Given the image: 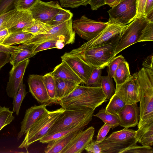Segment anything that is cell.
<instances>
[{
	"label": "cell",
	"instance_id": "8",
	"mask_svg": "<svg viewBox=\"0 0 153 153\" xmlns=\"http://www.w3.org/2000/svg\"><path fill=\"white\" fill-rule=\"evenodd\" d=\"M137 0H123L108 11L110 23L126 25L136 17Z\"/></svg>",
	"mask_w": 153,
	"mask_h": 153
},
{
	"label": "cell",
	"instance_id": "28",
	"mask_svg": "<svg viewBox=\"0 0 153 153\" xmlns=\"http://www.w3.org/2000/svg\"><path fill=\"white\" fill-rule=\"evenodd\" d=\"M34 36L31 33L23 31L10 33L2 44L7 46H12L23 44Z\"/></svg>",
	"mask_w": 153,
	"mask_h": 153
},
{
	"label": "cell",
	"instance_id": "10",
	"mask_svg": "<svg viewBox=\"0 0 153 153\" xmlns=\"http://www.w3.org/2000/svg\"><path fill=\"white\" fill-rule=\"evenodd\" d=\"M62 8L57 1L39 0L29 11L34 19L48 24Z\"/></svg>",
	"mask_w": 153,
	"mask_h": 153
},
{
	"label": "cell",
	"instance_id": "15",
	"mask_svg": "<svg viewBox=\"0 0 153 153\" xmlns=\"http://www.w3.org/2000/svg\"><path fill=\"white\" fill-rule=\"evenodd\" d=\"M29 92L41 104L51 103L43 79V76L30 74L28 78Z\"/></svg>",
	"mask_w": 153,
	"mask_h": 153
},
{
	"label": "cell",
	"instance_id": "1",
	"mask_svg": "<svg viewBox=\"0 0 153 153\" xmlns=\"http://www.w3.org/2000/svg\"><path fill=\"white\" fill-rule=\"evenodd\" d=\"M101 87L78 85L69 94L58 103L65 109L91 108L95 109L106 100Z\"/></svg>",
	"mask_w": 153,
	"mask_h": 153
},
{
	"label": "cell",
	"instance_id": "49",
	"mask_svg": "<svg viewBox=\"0 0 153 153\" xmlns=\"http://www.w3.org/2000/svg\"><path fill=\"white\" fill-rule=\"evenodd\" d=\"M86 151L89 153H102L101 148L99 143H97L95 141L92 140L86 146Z\"/></svg>",
	"mask_w": 153,
	"mask_h": 153
},
{
	"label": "cell",
	"instance_id": "13",
	"mask_svg": "<svg viewBox=\"0 0 153 153\" xmlns=\"http://www.w3.org/2000/svg\"><path fill=\"white\" fill-rule=\"evenodd\" d=\"M26 59L13 67L9 72V78L6 87V91L8 96L13 98L16 95L20 85L23 81V78L29 62Z\"/></svg>",
	"mask_w": 153,
	"mask_h": 153
},
{
	"label": "cell",
	"instance_id": "7",
	"mask_svg": "<svg viewBox=\"0 0 153 153\" xmlns=\"http://www.w3.org/2000/svg\"><path fill=\"white\" fill-rule=\"evenodd\" d=\"M149 20L144 16L136 17L122 32L120 39L116 47L115 56L123 50L136 43L139 42L143 30Z\"/></svg>",
	"mask_w": 153,
	"mask_h": 153
},
{
	"label": "cell",
	"instance_id": "21",
	"mask_svg": "<svg viewBox=\"0 0 153 153\" xmlns=\"http://www.w3.org/2000/svg\"><path fill=\"white\" fill-rule=\"evenodd\" d=\"M80 130L76 131L64 137L49 142L45 149V152L62 153L63 150Z\"/></svg>",
	"mask_w": 153,
	"mask_h": 153
},
{
	"label": "cell",
	"instance_id": "55",
	"mask_svg": "<svg viewBox=\"0 0 153 153\" xmlns=\"http://www.w3.org/2000/svg\"><path fill=\"white\" fill-rule=\"evenodd\" d=\"M9 34L8 29L7 28L0 30V44H2Z\"/></svg>",
	"mask_w": 153,
	"mask_h": 153
},
{
	"label": "cell",
	"instance_id": "37",
	"mask_svg": "<svg viewBox=\"0 0 153 153\" xmlns=\"http://www.w3.org/2000/svg\"><path fill=\"white\" fill-rule=\"evenodd\" d=\"M65 44L61 41H48L42 43L38 45H35V47L33 51V53L35 55L38 52L42 51L56 48L58 49H62Z\"/></svg>",
	"mask_w": 153,
	"mask_h": 153
},
{
	"label": "cell",
	"instance_id": "35",
	"mask_svg": "<svg viewBox=\"0 0 153 153\" xmlns=\"http://www.w3.org/2000/svg\"><path fill=\"white\" fill-rule=\"evenodd\" d=\"M27 93L25 85V84L23 83L22 81L20 83L16 95L13 98V109L12 111L15 112L17 115H18L19 114L22 102Z\"/></svg>",
	"mask_w": 153,
	"mask_h": 153
},
{
	"label": "cell",
	"instance_id": "3",
	"mask_svg": "<svg viewBox=\"0 0 153 153\" xmlns=\"http://www.w3.org/2000/svg\"><path fill=\"white\" fill-rule=\"evenodd\" d=\"M140 116L138 128L153 122V70L143 67L137 72Z\"/></svg>",
	"mask_w": 153,
	"mask_h": 153
},
{
	"label": "cell",
	"instance_id": "34",
	"mask_svg": "<svg viewBox=\"0 0 153 153\" xmlns=\"http://www.w3.org/2000/svg\"><path fill=\"white\" fill-rule=\"evenodd\" d=\"M126 104L121 99L115 94L110 99L105 108L109 113L117 115Z\"/></svg>",
	"mask_w": 153,
	"mask_h": 153
},
{
	"label": "cell",
	"instance_id": "20",
	"mask_svg": "<svg viewBox=\"0 0 153 153\" xmlns=\"http://www.w3.org/2000/svg\"><path fill=\"white\" fill-rule=\"evenodd\" d=\"M57 65L52 72L51 75L55 78H59L74 81L79 84L83 81L69 65L64 61Z\"/></svg>",
	"mask_w": 153,
	"mask_h": 153
},
{
	"label": "cell",
	"instance_id": "17",
	"mask_svg": "<svg viewBox=\"0 0 153 153\" xmlns=\"http://www.w3.org/2000/svg\"><path fill=\"white\" fill-rule=\"evenodd\" d=\"M61 59L62 60L65 62L69 65L81 79L83 84H85L94 68L75 56L63 54L61 56Z\"/></svg>",
	"mask_w": 153,
	"mask_h": 153
},
{
	"label": "cell",
	"instance_id": "11",
	"mask_svg": "<svg viewBox=\"0 0 153 153\" xmlns=\"http://www.w3.org/2000/svg\"><path fill=\"white\" fill-rule=\"evenodd\" d=\"M127 25H122L110 23L108 22L107 26L98 35L84 43L78 48L74 50L77 51H82L104 44L114 36L120 33L126 27Z\"/></svg>",
	"mask_w": 153,
	"mask_h": 153
},
{
	"label": "cell",
	"instance_id": "24",
	"mask_svg": "<svg viewBox=\"0 0 153 153\" xmlns=\"http://www.w3.org/2000/svg\"><path fill=\"white\" fill-rule=\"evenodd\" d=\"M136 131L124 128L121 130L113 132L108 137H105L104 140L120 143L137 141L136 138Z\"/></svg>",
	"mask_w": 153,
	"mask_h": 153
},
{
	"label": "cell",
	"instance_id": "4",
	"mask_svg": "<svg viewBox=\"0 0 153 153\" xmlns=\"http://www.w3.org/2000/svg\"><path fill=\"white\" fill-rule=\"evenodd\" d=\"M65 110L62 107L54 111H48L41 116L28 129L19 148L27 149L30 144L47 135Z\"/></svg>",
	"mask_w": 153,
	"mask_h": 153
},
{
	"label": "cell",
	"instance_id": "26",
	"mask_svg": "<svg viewBox=\"0 0 153 153\" xmlns=\"http://www.w3.org/2000/svg\"><path fill=\"white\" fill-rule=\"evenodd\" d=\"M91 121L88 120L78 123L67 129L49 134H48L39 140L42 143H48L50 141L55 140L66 135L76 131L83 129Z\"/></svg>",
	"mask_w": 153,
	"mask_h": 153
},
{
	"label": "cell",
	"instance_id": "56",
	"mask_svg": "<svg viewBox=\"0 0 153 153\" xmlns=\"http://www.w3.org/2000/svg\"><path fill=\"white\" fill-rule=\"evenodd\" d=\"M123 0H106L105 4L109 5L111 7H113L118 4Z\"/></svg>",
	"mask_w": 153,
	"mask_h": 153
},
{
	"label": "cell",
	"instance_id": "50",
	"mask_svg": "<svg viewBox=\"0 0 153 153\" xmlns=\"http://www.w3.org/2000/svg\"><path fill=\"white\" fill-rule=\"evenodd\" d=\"M146 0H137V13L136 17L144 16V12Z\"/></svg>",
	"mask_w": 153,
	"mask_h": 153
},
{
	"label": "cell",
	"instance_id": "41",
	"mask_svg": "<svg viewBox=\"0 0 153 153\" xmlns=\"http://www.w3.org/2000/svg\"><path fill=\"white\" fill-rule=\"evenodd\" d=\"M18 0H0V16L11 10L16 9Z\"/></svg>",
	"mask_w": 153,
	"mask_h": 153
},
{
	"label": "cell",
	"instance_id": "5",
	"mask_svg": "<svg viewBox=\"0 0 153 153\" xmlns=\"http://www.w3.org/2000/svg\"><path fill=\"white\" fill-rule=\"evenodd\" d=\"M72 19L54 26L45 34L34 36L24 44L38 45L48 41H60L65 45L73 44L75 41V33L72 27Z\"/></svg>",
	"mask_w": 153,
	"mask_h": 153
},
{
	"label": "cell",
	"instance_id": "40",
	"mask_svg": "<svg viewBox=\"0 0 153 153\" xmlns=\"http://www.w3.org/2000/svg\"><path fill=\"white\" fill-rule=\"evenodd\" d=\"M125 61V59L122 55L115 56L107 66L108 76L111 78H113L114 72L119 64Z\"/></svg>",
	"mask_w": 153,
	"mask_h": 153
},
{
	"label": "cell",
	"instance_id": "19",
	"mask_svg": "<svg viewBox=\"0 0 153 153\" xmlns=\"http://www.w3.org/2000/svg\"><path fill=\"white\" fill-rule=\"evenodd\" d=\"M34 20L29 10H17L10 19L9 33L22 31L23 30L31 25Z\"/></svg>",
	"mask_w": 153,
	"mask_h": 153
},
{
	"label": "cell",
	"instance_id": "29",
	"mask_svg": "<svg viewBox=\"0 0 153 153\" xmlns=\"http://www.w3.org/2000/svg\"><path fill=\"white\" fill-rule=\"evenodd\" d=\"M131 76L128 63L125 61L119 64L114 72L113 78L116 85H120L128 80Z\"/></svg>",
	"mask_w": 153,
	"mask_h": 153
},
{
	"label": "cell",
	"instance_id": "47",
	"mask_svg": "<svg viewBox=\"0 0 153 153\" xmlns=\"http://www.w3.org/2000/svg\"><path fill=\"white\" fill-rule=\"evenodd\" d=\"M144 16L149 21L153 22V0H146Z\"/></svg>",
	"mask_w": 153,
	"mask_h": 153
},
{
	"label": "cell",
	"instance_id": "42",
	"mask_svg": "<svg viewBox=\"0 0 153 153\" xmlns=\"http://www.w3.org/2000/svg\"><path fill=\"white\" fill-rule=\"evenodd\" d=\"M153 22L149 21L143 30L140 42L153 41Z\"/></svg>",
	"mask_w": 153,
	"mask_h": 153
},
{
	"label": "cell",
	"instance_id": "18",
	"mask_svg": "<svg viewBox=\"0 0 153 153\" xmlns=\"http://www.w3.org/2000/svg\"><path fill=\"white\" fill-rule=\"evenodd\" d=\"M117 115L120 121L121 126L128 128L135 127L139 121V107L137 103L126 104Z\"/></svg>",
	"mask_w": 153,
	"mask_h": 153
},
{
	"label": "cell",
	"instance_id": "22",
	"mask_svg": "<svg viewBox=\"0 0 153 153\" xmlns=\"http://www.w3.org/2000/svg\"><path fill=\"white\" fill-rule=\"evenodd\" d=\"M56 86V98L57 102L71 93L79 84L73 80L62 79H55Z\"/></svg>",
	"mask_w": 153,
	"mask_h": 153
},
{
	"label": "cell",
	"instance_id": "51",
	"mask_svg": "<svg viewBox=\"0 0 153 153\" xmlns=\"http://www.w3.org/2000/svg\"><path fill=\"white\" fill-rule=\"evenodd\" d=\"M20 45L18 46H7L0 44V51H4L10 53L11 55L19 51Z\"/></svg>",
	"mask_w": 153,
	"mask_h": 153
},
{
	"label": "cell",
	"instance_id": "48",
	"mask_svg": "<svg viewBox=\"0 0 153 153\" xmlns=\"http://www.w3.org/2000/svg\"><path fill=\"white\" fill-rule=\"evenodd\" d=\"M16 10V9L12 10L0 16V30L6 28L9 19Z\"/></svg>",
	"mask_w": 153,
	"mask_h": 153
},
{
	"label": "cell",
	"instance_id": "6",
	"mask_svg": "<svg viewBox=\"0 0 153 153\" xmlns=\"http://www.w3.org/2000/svg\"><path fill=\"white\" fill-rule=\"evenodd\" d=\"M94 110L88 108L79 109H65L47 135L68 129L85 120H91Z\"/></svg>",
	"mask_w": 153,
	"mask_h": 153
},
{
	"label": "cell",
	"instance_id": "52",
	"mask_svg": "<svg viewBox=\"0 0 153 153\" xmlns=\"http://www.w3.org/2000/svg\"><path fill=\"white\" fill-rule=\"evenodd\" d=\"M10 55L9 53L0 51V69L6 63L10 62Z\"/></svg>",
	"mask_w": 153,
	"mask_h": 153
},
{
	"label": "cell",
	"instance_id": "54",
	"mask_svg": "<svg viewBox=\"0 0 153 153\" xmlns=\"http://www.w3.org/2000/svg\"><path fill=\"white\" fill-rule=\"evenodd\" d=\"M153 57L152 53L146 58L142 64L143 67L153 70Z\"/></svg>",
	"mask_w": 153,
	"mask_h": 153
},
{
	"label": "cell",
	"instance_id": "38",
	"mask_svg": "<svg viewBox=\"0 0 153 153\" xmlns=\"http://www.w3.org/2000/svg\"><path fill=\"white\" fill-rule=\"evenodd\" d=\"M13 113L9 108L0 106V131L14 120Z\"/></svg>",
	"mask_w": 153,
	"mask_h": 153
},
{
	"label": "cell",
	"instance_id": "46",
	"mask_svg": "<svg viewBox=\"0 0 153 153\" xmlns=\"http://www.w3.org/2000/svg\"><path fill=\"white\" fill-rule=\"evenodd\" d=\"M111 128V125L105 123L99 131L95 142L98 143L103 141Z\"/></svg>",
	"mask_w": 153,
	"mask_h": 153
},
{
	"label": "cell",
	"instance_id": "44",
	"mask_svg": "<svg viewBox=\"0 0 153 153\" xmlns=\"http://www.w3.org/2000/svg\"><path fill=\"white\" fill-rule=\"evenodd\" d=\"M127 152L153 153V149L151 146H139L136 144L125 149L121 153Z\"/></svg>",
	"mask_w": 153,
	"mask_h": 153
},
{
	"label": "cell",
	"instance_id": "9",
	"mask_svg": "<svg viewBox=\"0 0 153 153\" xmlns=\"http://www.w3.org/2000/svg\"><path fill=\"white\" fill-rule=\"evenodd\" d=\"M108 24V22L96 21L83 15L73 22L72 27L75 33L80 37L89 41L100 33Z\"/></svg>",
	"mask_w": 153,
	"mask_h": 153
},
{
	"label": "cell",
	"instance_id": "16",
	"mask_svg": "<svg viewBox=\"0 0 153 153\" xmlns=\"http://www.w3.org/2000/svg\"><path fill=\"white\" fill-rule=\"evenodd\" d=\"M48 104L35 105L27 109L22 121L21 122V130L18 133V140H19L27 133L29 128L39 119L48 111L46 107Z\"/></svg>",
	"mask_w": 153,
	"mask_h": 153
},
{
	"label": "cell",
	"instance_id": "14",
	"mask_svg": "<svg viewBox=\"0 0 153 153\" xmlns=\"http://www.w3.org/2000/svg\"><path fill=\"white\" fill-rule=\"evenodd\" d=\"M95 129L90 126L85 130L79 131L62 153H81L93 140Z\"/></svg>",
	"mask_w": 153,
	"mask_h": 153
},
{
	"label": "cell",
	"instance_id": "30",
	"mask_svg": "<svg viewBox=\"0 0 153 153\" xmlns=\"http://www.w3.org/2000/svg\"><path fill=\"white\" fill-rule=\"evenodd\" d=\"M54 26L34 19L32 23L24 28L22 31L30 33L34 36L47 33Z\"/></svg>",
	"mask_w": 153,
	"mask_h": 153
},
{
	"label": "cell",
	"instance_id": "36",
	"mask_svg": "<svg viewBox=\"0 0 153 153\" xmlns=\"http://www.w3.org/2000/svg\"><path fill=\"white\" fill-rule=\"evenodd\" d=\"M73 16L70 10L62 8L48 24L56 26L72 19Z\"/></svg>",
	"mask_w": 153,
	"mask_h": 153
},
{
	"label": "cell",
	"instance_id": "27",
	"mask_svg": "<svg viewBox=\"0 0 153 153\" xmlns=\"http://www.w3.org/2000/svg\"><path fill=\"white\" fill-rule=\"evenodd\" d=\"M137 141L120 143L104 140L98 143L101 146L102 153H121L125 149L137 144Z\"/></svg>",
	"mask_w": 153,
	"mask_h": 153
},
{
	"label": "cell",
	"instance_id": "33",
	"mask_svg": "<svg viewBox=\"0 0 153 153\" xmlns=\"http://www.w3.org/2000/svg\"><path fill=\"white\" fill-rule=\"evenodd\" d=\"M100 86L106 97V100H110L116 91L112 78L108 75L101 76Z\"/></svg>",
	"mask_w": 153,
	"mask_h": 153
},
{
	"label": "cell",
	"instance_id": "12",
	"mask_svg": "<svg viewBox=\"0 0 153 153\" xmlns=\"http://www.w3.org/2000/svg\"><path fill=\"white\" fill-rule=\"evenodd\" d=\"M126 104H131L139 101V92L137 77V72L124 83L116 85L115 94Z\"/></svg>",
	"mask_w": 153,
	"mask_h": 153
},
{
	"label": "cell",
	"instance_id": "31",
	"mask_svg": "<svg viewBox=\"0 0 153 153\" xmlns=\"http://www.w3.org/2000/svg\"><path fill=\"white\" fill-rule=\"evenodd\" d=\"M43 79L51 103H58L56 98V90L55 78L50 72L43 76Z\"/></svg>",
	"mask_w": 153,
	"mask_h": 153
},
{
	"label": "cell",
	"instance_id": "32",
	"mask_svg": "<svg viewBox=\"0 0 153 153\" xmlns=\"http://www.w3.org/2000/svg\"><path fill=\"white\" fill-rule=\"evenodd\" d=\"M94 116L99 118L104 123L111 125L112 129L120 125V121L118 115L109 113L106 111L105 108H102Z\"/></svg>",
	"mask_w": 153,
	"mask_h": 153
},
{
	"label": "cell",
	"instance_id": "23",
	"mask_svg": "<svg viewBox=\"0 0 153 153\" xmlns=\"http://www.w3.org/2000/svg\"><path fill=\"white\" fill-rule=\"evenodd\" d=\"M136 131V138L143 146L153 145V122L145 124Z\"/></svg>",
	"mask_w": 153,
	"mask_h": 153
},
{
	"label": "cell",
	"instance_id": "39",
	"mask_svg": "<svg viewBox=\"0 0 153 153\" xmlns=\"http://www.w3.org/2000/svg\"><path fill=\"white\" fill-rule=\"evenodd\" d=\"M102 69L94 68L91 75L85 84L86 86L101 87Z\"/></svg>",
	"mask_w": 153,
	"mask_h": 153
},
{
	"label": "cell",
	"instance_id": "2",
	"mask_svg": "<svg viewBox=\"0 0 153 153\" xmlns=\"http://www.w3.org/2000/svg\"><path fill=\"white\" fill-rule=\"evenodd\" d=\"M121 33L99 46L80 51L73 49L64 54L77 56L93 68L102 69L107 66L116 56L115 50Z\"/></svg>",
	"mask_w": 153,
	"mask_h": 153
},
{
	"label": "cell",
	"instance_id": "43",
	"mask_svg": "<svg viewBox=\"0 0 153 153\" xmlns=\"http://www.w3.org/2000/svg\"><path fill=\"white\" fill-rule=\"evenodd\" d=\"M90 0H60L61 6L65 7L74 8L89 4Z\"/></svg>",
	"mask_w": 153,
	"mask_h": 153
},
{
	"label": "cell",
	"instance_id": "45",
	"mask_svg": "<svg viewBox=\"0 0 153 153\" xmlns=\"http://www.w3.org/2000/svg\"><path fill=\"white\" fill-rule=\"evenodd\" d=\"M39 0H18L16 9L19 11L29 10Z\"/></svg>",
	"mask_w": 153,
	"mask_h": 153
},
{
	"label": "cell",
	"instance_id": "53",
	"mask_svg": "<svg viewBox=\"0 0 153 153\" xmlns=\"http://www.w3.org/2000/svg\"><path fill=\"white\" fill-rule=\"evenodd\" d=\"M106 0H90L89 4L93 10H97L105 4Z\"/></svg>",
	"mask_w": 153,
	"mask_h": 153
},
{
	"label": "cell",
	"instance_id": "25",
	"mask_svg": "<svg viewBox=\"0 0 153 153\" xmlns=\"http://www.w3.org/2000/svg\"><path fill=\"white\" fill-rule=\"evenodd\" d=\"M20 47L19 51L11 55L10 63L13 67L34 56L33 53V51L35 47L34 45L22 44Z\"/></svg>",
	"mask_w": 153,
	"mask_h": 153
}]
</instances>
